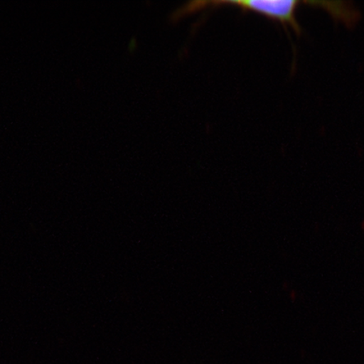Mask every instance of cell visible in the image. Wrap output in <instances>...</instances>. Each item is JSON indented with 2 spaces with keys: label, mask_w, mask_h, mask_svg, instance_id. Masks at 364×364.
Returning <instances> with one entry per match:
<instances>
[{
  "label": "cell",
  "mask_w": 364,
  "mask_h": 364,
  "mask_svg": "<svg viewBox=\"0 0 364 364\" xmlns=\"http://www.w3.org/2000/svg\"><path fill=\"white\" fill-rule=\"evenodd\" d=\"M303 1L299 0H240V1H213V2H194L189 4L182 9L181 13L188 14L197 11L199 9L211 7H221L223 6H232L261 14V15L277 21L283 25H289L296 31L300 33V26L295 14L298 6Z\"/></svg>",
  "instance_id": "obj_1"
}]
</instances>
